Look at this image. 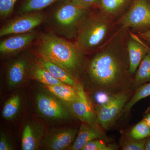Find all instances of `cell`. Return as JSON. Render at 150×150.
Instances as JSON below:
<instances>
[{
  "label": "cell",
  "mask_w": 150,
  "mask_h": 150,
  "mask_svg": "<svg viewBox=\"0 0 150 150\" xmlns=\"http://www.w3.org/2000/svg\"><path fill=\"white\" fill-rule=\"evenodd\" d=\"M129 30L120 27L106 43L96 50L89 61L87 74L97 91L115 93L127 90L132 83L127 50Z\"/></svg>",
  "instance_id": "6da1fadb"
},
{
  "label": "cell",
  "mask_w": 150,
  "mask_h": 150,
  "mask_svg": "<svg viewBox=\"0 0 150 150\" xmlns=\"http://www.w3.org/2000/svg\"><path fill=\"white\" fill-rule=\"evenodd\" d=\"M37 48L40 56L63 68L75 79L82 71L84 53L75 43L50 33L40 36Z\"/></svg>",
  "instance_id": "7a4b0ae2"
},
{
  "label": "cell",
  "mask_w": 150,
  "mask_h": 150,
  "mask_svg": "<svg viewBox=\"0 0 150 150\" xmlns=\"http://www.w3.org/2000/svg\"><path fill=\"white\" fill-rule=\"evenodd\" d=\"M116 25L115 21L100 9L91 13L81 26L75 44L84 53L96 51L112 37Z\"/></svg>",
  "instance_id": "3957f363"
},
{
  "label": "cell",
  "mask_w": 150,
  "mask_h": 150,
  "mask_svg": "<svg viewBox=\"0 0 150 150\" xmlns=\"http://www.w3.org/2000/svg\"><path fill=\"white\" fill-rule=\"evenodd\" d=\"M90 10L75 4L71 0H64L53 12L51 23L58 33L70 39L76 38Z\"/></svg>",
  "instance_id": "277c9868"
},
{
  "label": "cell",
  "mask_w": 150,
  "mask_h": 150,
  "mask_svg": "<svg viewBox=\"0 0 150 150\" xmlns=\"http://www.w3.org/2000/svg\"><path fill=\"white\" fill-rule=\"evenodd\" d=\"M115 23L137 33L150 30V1L133 0L129 8Z\"/></svg>",
  "instance_id": "5b68a950"
},
{
  "label": "cell",
  "mask_w": 150,
  "mask_h": 150,
  "mask_svg": "<svg viewBox=\"0 0 150 150\" xmlns=\"http://www.w3.org/2000/svg\"><path fill=\"white\" fill-rule=\"evenodd\" d=\"M127 90L112 94L108 102L97 105L95 108L98 123L103 129L108 130L115 123L129 100Z\"/></svg>",
  "instance_id": "8992f818"
},
{
  "label": "cell",
  "mask_w": 150,
  "mask_h": 150,
  "mask_svg": "<svg viewBox=\"0 0 150 150\" xmlns=\"http://www.w3.org/2000/svg\"><path fill=\"white\" fill-rule=\"evenodd\" d=\"M43 20V15L38 12L22 14L1 28L0 36L29 33L40 25Z\"/></svg>",
  "instance_id": "52a82bcc"
},
{
  "label": "cell",
  "mask_w": 150,
  "mask_h": 150,
  "mask_svg": "<svg viewBox=\"0 0 150 150\" xmlns=\"http://www.w3.org/2000/svg\"><path fill=\"white\" fill-rule=\"evenodd\" d=\"M75 88L79 99L75 102L68 103L73 113L84 123L100 129L95 110L87 96L83 86L79 83Z\"/></svg>",
  "instance_id": "ba28073f"
},
{
  "label": "cell",
  "mask_w": 150,
  "mask_h": 150,
  "mask_svg": "<svg viewBox=\"0 0 150 150\" xmlns=\"http://www.w3.org/2000/svg\"><path fill=\"white\" fill-rule=\"evenodd\" d=\"M38 109L45 118L50 119H65L71 117L69 110L61 103L46 94L39 93L36 96Z\"/></svg>",
  "instance_id": "9c48e42d"
},
{
  "label": "cell",
  "mask_w": 150,
  "mask_h": 150,
  "mask_svg": "<svg viewBox=\"0 0 150 150\" xmlns=\"http://www.w3.org/2000/svg\"><path fill=\"white\" fill-rule=\"evenodd\" d=\"M127 41V50L129 56V72L134 75L141 62L147 54L149 46L136 34L129 30Z\"/></svg>",
  "instance_id": "30bf717a"
},
{
  "label": "cell",
  "mask_w": 150,
  "mask_h": 150,
  "mask_svg": "<svg viewBox=\"0 0 150 150\" xmlns=\"http://www.w3.org/2000/svg\"><path fill=\"white\" fill-rule=\"evenodd\" d=\"M35 37V33L29 32L15 34L4 39L0 43V52L4 55L18 52L29 45Z\"/></svg>",
  "instance_id": "8fae6325"
},
{
  "label": "cell",
  "mask_w": 150,
  "mask_h": 150,
  "mask_svg": "<svg viewBox=\"0 0 150 150\" xmlns=\"http://www.w3.org/2000/svg\"><path fill=\"white\" fill-rule=\"evenodd\" d=\"M96 139L106 141L108 139L101 129H96L85 123L81 125L77 136L73 143L71 149L82 150L88 143Z\"/></svg>",
  "instance_id": "7c38bea8"
},
{
  "label": "cell",
  "mask_w": 150,
  "mask_h": 150,
  "mask_svg": "<svg viewBox=\"0 0 150 150\" xmlns=\"http://www.w3.org/2000/svg\"><path fill=\"white\" fill-rule=\"evenodd\" d=\"M133 0H100L99 9L103 13L116 21L125 13Z\"/></svg>",
  "instance_id": "4fadbf2b"
},
{
  "label": "cell",
  "mask_w": 150,
  "mask_h": 150,
  "mask_svg": "<svg viewBox=\"0 0 150 150\" xmlns=\"http://www.w3.org/2000/svg\"><path fill=\"white\" fill-rule=\"evenodd\" d=\"M77 130L69 129L54 134L48 143V149L52 150H64L74 142Z\"/></svg>",
  "instance_id": "5bb4252c"
},
{
  "label": "cell",
  "mask_w": 150,
  "mask_h": 150,
  "mask_svg": "<svg viewBox=\"0 0 150 150\" xmlns=\"http://www.w3.org/2000/svg\"><path fill=\"white\" fill-rule=\"evenodd\" d=\"M38 62L41 67L48 70L54 77L65 84L75 87L79 83L76 79L67 71L47 59L40 56Z\"/></svg>",
  "instance_id": "9a60e30c"
},
{
  "label": "cell",
  "mask_w": 150,
  "mask_h": 150,
  "mask_svg": "<svg viewBox=\"0 0 150 150\" xmlns=\"http://www.w3.org/2000/svg\"><path fill=\"white\" fill-rule=\"evenodd\" d=\"M26 67V61L22 59L16 60L10 66L7 73L10 86H14L21 82L25 75Z\"/></svg>",
  "instance_id": "2e32d148"
},
{
  "label": "cell",
  "mask_w": 150,
  "mask_h": 150,
  "mask_svg": "<svg viewBox=\"0 0 150 150\" xmlns=\"http://www.w3.org/2000/svg\"><path fill=\"white\" fill-rule=\"evenodd\" d=\"M45 88L60 99L68 103L75 102L79 99L76 88L67 85L45 86Z\"/></svg>",
  "instance_id": "e0dca14e"
},
{
  "label": "cell",
  "mask_w": 150,
  "mask_h": 150,
  "mask_svg": "<svg viewBox=\"0 0 150 150\" xmlns=\"http://www.w3.org/2000/svg\"><path fill=\"white\" fill-rule=\"evenodd\" d=\"M149 82H150V47L147 54L138 67L132 82L134 86L137 87Z\"/></svg>",
  "instance_id": "ac0fdd59"
},
{
  "label": "cell",
  "mask_w": 150,
  "mask_h": 150,
  "mask_svg": "<svg viewBox=\"0 0 150 150\" xmlns=\"http://www.w3.org/2000/svg\"><path fill=\"white\" fill-rule=\"evenodd\" d=\"M31 73L33 76L45 86L66 85L54 77L48 70L39 64H35L32 67Z\"/></svg>",
  "instance_id": "d6986e66"
},
{
  "label": "cell",
  "mask_w": 150,
  "mask_h": 150,
  "mask_svg": "<svg viewBox=\"0 0 150 150\" xmlns=\"http://www.w3.org/2000/svg\"><path fill=\"white\" fill-rule=\"evenodd\" d=\"M60 0H26L21 8V14L38 12Z\"/></svg>",
  "instance_id": "ffe728a7"
},
{
  "label": "cell",
  "mask_w": 150,
  "mask_h": 150,
  "mask_svg": "<svg viewBox=\"0 0 150 150\" xmlns=\"http://www.w3.org/2000/svg\"><path fill=\"white\" fill-rule=\"evenodd\" d=\"M150 96V82L144 84L140 86L131 99L128 101L125 105L123 109L124 112H129L137 103L141 100Z\"/></svg>",
  "instance_id": "44dd1931"
},
{
  "label": "cell",
  "mask_w": 150,
  "mask_h": 150,
  "mask_svg": "<svg viewBox=\"0 0 150 150\" xmlns=\"http://www.w3.org/2000/svg\"><path fill=\"white\" fill-rule=\"evenodd\" d=\"M20 97L18 95L13 96L6 103L2 110V116L7 120H10L16 115L20 105Z\"/></svg>",
  "instance_id": "7402d4cb"
},
{
  "label": "cell",
  "mask_w": 150,
  "mask_h": 150,
  "mask_svg": "<svg viewBox=\"0 0 150 150\" xmlns=\"http://www.w3.org/2000/svg\"><path fill=\"white\" fill-rule=\"evenodd\" d=\"M36 142L32 127L27 125L25 127L21 141V149L23 150H35Z\"/></svg>",
  "instance_id": "603a6c76"
},
{
  "label": "cell",
  "mask_w": 150,
  "mask_h": 150,
  "mask_svg": "<svg viewBox=\"0 0 150 150\" xmlns=\"http://www.w3.org/2000/svg\"><path fill=\"white\" fill-rule=\"evenodd\" d=\"M129 137L136 140L146 139L150 137V128L143 119L131 129Z\"/></svg>",
  "instance_id": "cb8c5ba5"
},
{
  "label": "cell",
  "mask_w": 150,
  "mask_h": 150,
  "mask_svg": "<svg viewBox=\"0 0 150 150\" xmlns=\"http://www.w3.org/2000/svg\"><path fill=\"white\" fill-rule=\"evenodd\" d=\"M117 149L118 146L115 144L107 145L103 140L96 139L88 143L82 150H115Z\"/></svg>",
  "instance_id": "d4e9b609"
},
{
  "label": "cell",
  "mask_w": 150,
  "mask_h": 150,
  "mask_svg": "<svg viewBox=\"0 0 150 150\" xmlns=\"http://www.w3.org/2000/svg\"><path fill=\"white\" fill-rule=\"evenodd\" d=\"M146 139L136 140L130 138L129 139L124 142L122 145L123 150H145Z\"/></svg>",
  "instance_id": "484cf974"
},
{
  "label": "cell",
  "mask_w": 150,
  "mask_h": 150,
  "mask_svg": "<svg viewBox=\"0 0 150 150\" xmlns=\"http://www.w3.org/2000/svg\"><path fill=\"white\" fill-rule=\"evenodd\" d=\"M17 0H0V16L2 18L8 16L13 11Z\"/></svg>",
  "instance_id": "4316f807"
},
{
  "label": "cell",
  "mask_w": 150,
  "mask_h": 150,
  "mask_svg": "<svg viewBox=\"0 0 150 150\" xmlns=\"http://www.w3.org/2000/svg\"><path fill=\"white\" fill-rule=\"evenodd\" d=\"M75 4L84 8L99 9L101 6L100 0H71Z\"/></svg>",
  "instance_id": "83f0119b"
},
{
  "label": "cell",
  "mask_w": 150,
  "mask_h": 150,
  "mask_svg": "<svg viewBox=\"0 0 150 150\" xmlns=\"http://www.w3.org/2000/svg\"><path fill=\"white\" fill-rule=\"evenodd\" d=\"M112 94L103 91H97L94 95V99L98 105H103L109 101Z\"/></svg>",
  "instance_id": "f1b7e54d"
},
{
  "label": "cell",
  "mask_w": 150,
  "mask_h": 150,
  "mask_svg": "<svg viewBox=\"0 0 150 150\" xmlns=\"http://www.w3.org/2000/svg\"><path fill=\"white\" fill-rule=\"evenodd\" d=\"M12 150V148L8 142L5 136L1 134L0 139V150Z\"/></svg>",
  "instance_id": "f546056e"
},
{
  "label": "cell",
  "mask_w": 150,
  "mask_h": 150,
  "mask_svg": "<svg viewBox=\"0 0 150 150\" xmlns=\"http://www.w3.org/2000/svg\"><path fill=\"white\" fill-rule=\"evenodd\" d=\"M136 35L141 40L146 42L150 45V29L144 32L137 33Z\"/></svg>",
  "instance_id": "4dcf8cb0"
},
{
  "label": "cell",
  "mask_w": 150,
  "mask_h": 150,
  "mask_svg": "<svg viewBox=\"0 0 150 150\" xmlns=\"http://www.w3.org/2000/svg\"><path fill=\"white\" fill-rule=\"evenodd\" d=\"M145 150H150V137L147 138L146 140Z\"/></svg>",
  "instance_id": "1f68e13d"
},
{
  "label": "cell",
  "mask_w": 150,
  "mask_h": 150,
  "mask_svg": "<svg viewBox=\"0 0 150 150\" xmlns=\"http://www.w3.org/2000/svg\"><path fill=\"white\" fill-rule=\"evenodd\" d=\"M143 119L150 128V113L148 114Z\"/></svg>",
  "instance_id": "d6a6232c"
},
{
  "label": "cell",
  "mask_w": 150,
  "mask_h": 150,
  "mask_svg": "<svg viewBox=\"0 0 150 150\" xmlns=\"http://www.w3.org/2000/svg\"><path fill=\"white\" fill-rule=\"evenodd\" d=\"M149 1H150V0H149Z\"/></svg>",
  "instance_id": "836d02e7"
}]
</instances>
